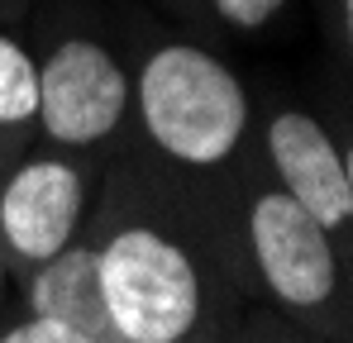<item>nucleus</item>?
Here are the masks:
<instances>
[{
    "mask_svg": "<svg viewBox=\"0 0 353 343\" xmlns=\"http://www.w3.org/2000/svg\"><path fill=\"white\" fill-rule=\"evenodd\" d=\"M0 286H5V243H0Z\"/></svg>",
    "mask_w": 353,
    "mask_h": 343,
    "instance_id": "obj_13",
    "label": "nucleus"
},
{
    "mask_svg": "<svg viewBox=\"0 0 353 343\" xmlns=\"http://www.w3.org/2000/svg\"><path fill=\"white\" fill-rule=\"evenodd\" d=\"M268 148L282 176V191L301 200L325 229H339L353 220L349 205V176L334 138L301 110H282L268 129Z\"/></svg>",
    "mask_w": 353,
    "mask_h": 343,
    "instance_id": "obj_6",
    "label": "nucleus"
},
{
    "mask_svg": "<svg viewBox=\"0 0 353 343\" xmlns=\"http://www.w3.org/2000/svg\"><path fill=\"white\" fill-rule=\"evenodd\" d=\"M344 14H349V43H353V0H344Z\"/></svg>",
    "mask_w": 353,
    "mask_h": 343,
    "instance_id": "obj_12",
    "label": "nucleus"
},
{
    "mask_svg": "<svg viewBox=\"0 0 353 343\" xmlns=\"http://www.w3.org/2000/svg\"><path fill=\"white\" fill-rule=\"evenodd\" d=\"M0 343H77L67 329H58L53 320H39V315H29L24 324H14V329H5Z\"/></svg>",
    "mask_w": 353,
    "mask_h": 343,
    "instance_id": "obj_10",
    "label": "nucleus"
},
{
    "mask_svg": "<svg viewBox=\"0 0 353 343\" xmlns=\"http://www.w3.org/2000/svg\"><path fill=\"white\" fill-rule=\"evenodd\" d=\"M29 315L53 320L77 343H129L110 320L101 272H96V248L67 243L48 262L34 267L29 277Z\"/></svg>",
    "mask_w": 353,
    "mask_h": 343,
    "instance_id": "obj_7",
    "label": "nucleus"
},
{
    "mask_svg": "<svg viewBox=\"0 0 353 343\" xmlns=\"http://www.w3.org/2000/svg\"><path fill=\"white\" fill-rule=\"evenodd\" d=\"M344 176H349V205H353V148L344 153Z\"/></svg>",
    "mask_w": 353,
    "mask_h": 343,
    "instance_id": "obj_11",
    "label": "nucleus"
},
{
    "mask_svg": "<svg viewBox=\"0 0 353 343\" xmlns=\"http://www.w3.org/2000/svg\"><path fill=\"white\" fill-rule=\"evenodd\" d=\"M39 114V62L0 34V124H29Z\"/></svg>",
    "mask_w": 353,
    "mask_h": 343,
    "instance_id": "obj_8",
    "label": "nucleus"
},
{
    "mask_svg": "<svg viewBox=\"0 0 353 343\" xmlns=\"http://www.w3.org/2000/svg\"><path fill=\"white\" fill-rule=\"evenodd\" d=\"M81 220V176L58 158H34L0 191V243L24 267L48 262L72 243Z\"/></svg>",
    "mask_w": 353,
    "mask_h": 343,
    "instance_id": "obj_5",
    "label": "nucleus"
},
{
    "mask_svg": "<svg viewBox=\"0 0 353 343\" xmlns=\"http://www.w3.org/2000/svg\"><path fill=\"white\" fill-rule=\"evenodd\" d=\"M96 272L110 320L129 343H181L201 315L191 258L153 229H124L96 248Z\"/></svg>",
    "mask_w": 353,
    "mask_h": 343,
    "instance_id": "obj_2",
    "label": "nucleus"
},
{
    "mask_svg": "<svg viewBox=\"0 0 353 343\" xmlns=\"http://www.w3.org/2000/svg\"><path fill=\"white\" fill-rule=\"evenodd\" d=\"M248 238H253V253H258V267H263L268 286L287 305L310 310V305L330 300L334 277H339L330 229L301 200H292L287 191L258 196L253 210H248Z\"/></svg>",
    "mask_w": 353,
    "mask_h": 343,
    "instance_id": "obj_4",
    "label": "nucleus"
},
{
    "mask_svg": "<svg viewBox=\"0 0 353 343\" xmlns=\"http://www.w3.org/2000/svg\"><path fill=\"white\" fill-rule=\"evenodd\" d=\"M139 110L148 138L191 167L225 163L248 124V101L234 72L191 43H168L143 62Z\"/></svg>",
    "mask_w": 353,
    "mask_h": 343,
    "instance_id": "obj_1",
    "label": "nucleus"
},
{
    "mask_svg": "<svg viewBox=\"0 0 353 343\" xmlns=\"http://www.w3.org/2000/svg\"><path fill=\"white\" fill-rule=\"evenodd\" d=\"M234 29H258V24H268L287 0H210Z\"/></svg>",
    "mask_w": 353,
    "mask_h": 343,
    "instance_id": "obj_9",
    "label": "nucleus"
},
{
    "mask_svg": "<svg viewBox=\"0 0 353 343\" xmlns=\"http://www.w3.org/2000/svg\"><path fill=\"white\" fill-rule=\"evenodd\" d=\"M129 105L119 62L91 39H67L39 62V124L53 143L86 148L105 138Z\"/></svg>",
    "mask_w": 353,
    "mask_h": 343,
    "instance_id": "obj_3",
    "label": "nucleus"
}]
</instances>
